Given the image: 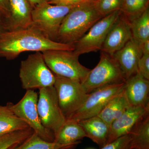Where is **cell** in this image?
<instances>
[{"label":"cell","instance_id":"1","mask_svg":"<svg viewBox=\"0 0 149 149\" xmlns=\"http://www.w3.org/2000/svg\"><path fill=\"white\" fill-rule=\"evenodd\" d=\"M74 45L52 41L32 27L0 34V57L8 60L17 58L26 52L74 50Z\"/></svg>","mask_w":149,"mask_h":149},{"label":"cell","instance_id":"2","mask_svg":"<svg viewBox=\"0 0 149 149\" xmlns=\"http://www.w3.org/2000/svg\"><path fill=\"white\" fill-rule=\"evenodd\" d=\"M102 17L95 8L94 1L76 6L62 22L57 42L74 45Z\"/></svg>","mask_w":149,"mask_h":149},{"label":"cell","instance_id":"3","mask_svg":"<svg viewBox=\"0 0 149 149\" xmlns=\"http://www.w3.org/2000/svg\"><path fill=\"white\" fill-rule=\"evenodd\" d=\"M77 5L52 4L47 2L42 3L32 9L30 27L39 31L49 40L57 42L59 30L63 19Z\"/></svg>","mask_w":149,"mask_h":149},{"label":"cell","instance_id":"4","mask_svg":"<svg viewBox=\"0 0 149 149\" xmlns=\"http://www.w3.org/2000/svg\"><path fill=\"white\" fill-rule=\"evenodd\" d=\"M19 77L22 87L26 91L54 86L56 80L55 74L48 68L41 52L29 55L21 61Z\"/></svg>","mask_w":149,"mask_h":149},{"label":"cell","instance_id":"5","mask_svg":"<svg viewBox=\"0 0 149 149\" xmlns=\"http://www.w3.org/2000/svg\"><path fill=\"white\" fill-rule=\"evenodd\" d=\"M42 53L48 68L57 76L82 83L91 71L80 63L79 56L73 51L49 50Z\"/></svg>","mask_w":149,"mask_h":149},{"label":"cell","instance_id":"6","mask_svg":"<svg viewBox=\"0 0 149 149\" xmlns=\"http://www.w3.org/2000/svg\"><path fill=\"white\" fill-rule=\"evenodd\" d=\"M125 79L113 58L101 52L100 60L95 68L91 70L82 83L89 94L108 85L125 83Z\"/></svg>","mask_w":149,"mask_h":149},{"label":"cell","instance_id":"7","mask_svg":"<svg viewBox=\"0 0 149 149\" xmlns=\"http://www.w3.org/2000/svg\"><path fill=\"white\" fill-rule=\"evenodd\" d=\"M38 100L37 92L33 90H27L18 102L15 104L8 102L6 105L41 139L48 142H54L53 133L45 128L40 121L37 111Z\"/></svg>","mask_w":149,"mask_h":149},{"label":"cell","instance_id":"8","mask_svg":"<svg viewBox=\"0 0 149 149\" xmlns=\"http://www.w3.org/2000/svg\"><path fill=\"white\" fill-rule=\"evenodd\" d=\"M37 108L42 125L52 132L55 137L66 119L60 108L54 86L39 89Z\"/></svg>","mask_w":149,"mask_h":149},{"label":"cell","instance_id":"9","mask_svg":"<svg viewBox=\"0 0 149 149\" xmlns=\"http://www.w3.org/2000/svg\"><path fill=\"white\" fill-rule=\"evenodd\" d=\"M54 86L62 113L68 119L83 104L88 94L79 81L57 75Z\"/></svg>","mask_w":149,"mask_h":149},{"label":"cell","instance_id":"10","mask_svg":"<svg viewBox=\"0 0 149 149\" xmlns=\"http://www.w3.org/2000/svg\"><path fill=\"white\" fill-rule=\"evenodd\" d=\"M121 11L118 10L104 17L74 44L73 52L77 56L101 51L107 35L117 20Z\"/></svg>","mask_w":149,"mask_h":149},{"label":"cell","instance_id":"11","mask_svg":"<svg viewBox=\"0 0 149 149\" xmlns=\"http://www.w3.org/2000/svg\"><path fill=\"white\" fill-rule=\"evenodd\" d=\"M125 83L108 85L89 93L83 104L67 119L78 122L97 116L108 103L123 90Z\"/></svg>","mask_w":149,"mask_h":149},{"label":"cell","instance_id":"12","mask_svg":"<svg viewBox=\"0 0 149 149\" xmlns=\"http://www.w3.org/2000/svg\"><path fill=\"white\" fill-rule=\"evenodd\" d=\"M149 105L130 106L121 116L111 125L107 144L129 134L138 123L149 114Z\"/></svg>","mask_w":149,"mask_h":149},{"label":"cell","instance_id":"13","mask_svg":"<svg viewBox=\"0 0 149 149\" xmlns=\"http://www.w3.org/2000/svg\"><path fill=\"white\" fill-rule=\"evenodd\" d=\"M132 38L130 22L121 13L107 35L101 51L112 57Z\"/></svg>","mask_w":149,"mask_h":149},{"label":"cell","instance_id":"14","mask_svg":"<svg viewBox=\"0 0 149 149\" xmlns=\"http://www.w3.org/2000/svg\"><path fill=\"white\" fill-rule=\"evenodd\" d=\"M142 55L141 47L132 38L113 56L125 80L138 72V62Z\"/></svg>","mask_w":149,"mask_h":149},{"label":"cell","instance_id":"15","mask_svg":"<svg viewBox=\"0 0 149 149\" xmlns=\"http://www.w3.org/2000/svg\"><path fill=\"white\" fill-rule=\"evenodd\" d=\"M123 90L130 106L149 105V80L139 72L126 80Z\"/></svg>","mask_w":149,"mask_h":149},{"label":"cell","instance_id":"16","mask_svg":"<svg viewBox=\"0 0 149 149\" xmlns=\"http://www.w3.org/2000/svg\"><path fill=\"white\" fill-rule=\"evenodd\" d=\"M10 17L8 31L27 29L32 23V8L27 0H9Z\"/></svg>","mask_w":149,"mask_h":149},{"label":"cell","instance_id":"17","mask_svg":"<svg viewBox=\"0 0 149 149\" xmlns=\"http://www.w3.org/2000/svg\"><path fill=\"white\" fill-rule=\"evenodd\" d=\"M86 137L102 147L107 144L110 126L98 116L83 119L78 122Z\"/></svg>","mask_w":149,"mask_h":149},{"label":"cell","instance_id":"18","mask_svg":"<svg viewBox=\"0 0 149 149\" xmlns=\"http://www.w3.org/2000/svg\"><path fill=\"white\" fill-rule=\"evenodd\" d=\"M124 90L116 95L97 116L102 118L110 127L130 106Z\"/></svg>","mask_w":149,"mask_h":149},{"label":"cell","instance_id":"19","mask_svg":"<svg viewBox=\"0 0 149 149\" xmlns=\"http://www.w3.org/2000/svg\"><path fill=\"white\" fill-rule=\"evenodd\" d=\"M86 137L84 130L77 121L66 119L65 123L55 136L54 142L62 145L80 142Z\"/></svg>","mask_w":149,"mask_h":149},{"label":"cell","instance_id":"20","mask_svg":"<svg viewBox=\"0 0 149 149\" xmlns=\"http://www.w3.org/2000/svg\"><path fill=\"white\" fill-rule=\"evenodd\" d=\"M23 120L17 117L7 106H0V136L30 128Z\"/></svg>","mask_w":149,"mask_h":149},{"label":"cell","instance_id":"21","mask_svg":"<svg viewBox=\"0 0 149 149\" xmlns=\"http://www.w3.org/2000/svg\"><path fill=\"white\" fill-rule=\"evenodd\" d=\"M129 134L130 149H149V114L140 120Z\"/></svg>","mask_w":149,"mask_h":149},{"label":"cell","instance_id":"22","mask_svg":"<svg viewBox=\"0 0 149 149\" xmlns=\"http://www.w3.org/2000/svg\"><path fill=\"white\" fill-rule=\"evenodd\" d=\"M80 143L62 145L54 142H48L41 139L34 132L23 142L12 146L8 149H73Z\"/></svg>","mask_w":149,"mask_h":149},{"label":"cell","instance_id":"23","mask_svg":"<svg viewBox=\"0 0 149 149\" xmlns=\"http://www.w3.org/2000/svg\"><path fill=\"white\" fill-rule=\"evenodd\" d=\"M130 26L132 39L141 47L143 43L149 40L148 8L140 16L130 22Z\"/></svg>","mask_w":149,"mask_h":149},{"label":"cell","instance_id":"24","mask_svg":"<svg viewBox=\"0 0 149 149\" xmlns=\"http://www.w3.org/2000/svg\"><path fill=\"white\" fill-rule=\"evenodd\" d=\"M149 0H123L120 11L131 22L148 8Z\"/></svg>","mask_w":149,"mask_h":149},{"label":"cell","instance_id":"25","mask_svg":"<svg viewBox=\"0 0 149 149\" xmlns=\"http://www.w3.org/2000/svg\"><path fill=\"white\" fill-rule=\"evenodd\" d=\"M31 128L18 130L0 136V149H8L14 145L20 143L34 133Z\"/></svg>","mask_w":149,"mask_h":149},{"label":"cell","instance_id":"26","mask_svg":"<svg viewBox=\"0 0 149 149\" xmlns=\"http://www.w3.org/2000/svg\"><path fill=\"white\" fill-rule=\"evenodd\" d=\"M123 0H95L94 5L101 15L104 17L122 8Z\"/></svg>","mask_w":149,"mask_h":149},{"label":"cell","instance_id":"27","mask_svg":"<svg viewBox=\"0 0 149 149\" xmlns=\"http://www.w3.org/2000/svg\"><path fill=\"white\" fill-rule=\"evenodd\" d=\"M130 135L128 134L106 144L101 149H130Z\"/></svg>","mask_w":149,"mask_h":149},{"label":"cell","instance_id":"28","mask_svg":"<svg viewBox=\"0 0 149 149\" xmlns=\"http://www.w3.org/2000/svg\"><path fill=\"white\" fill-rule=\"evenodd\" d=\"M138 72L149 80V54L142 55L138 64Z\"/></svg>","mask_w":149,"mask_h":149},{"label":"cell","instance_id":"29","mask_svg":"<svg viewBox=\"0 0 149 149\" xmlns=\"http://www.w3.org/2000/svg\"><path fill=\"white\" fill-rule=\"evenodd\" d=\"M0 16L5 20L8 27V23L10 17L9 0H0Z\"/></svg>","mask_w":149,"mask_h":149},{"label":"cell","instance_id":"30","mask_svg":"<svg viewBox=\"0 0 149 149\" xmlns=\"http://www.w3.org/2000/svg\"><path fill=\"white\" fill-rule=\"evenodd\" d=\"M47 2L54 5H72L94 1L95 0H47Z\"/></svg>","mask_w":149,"mask_h":149},{"label":"cell","instance_id":"31","mask_svg":"<svg viewBox=\"0 0 149 149\" xmlns=\"http://www.w3.org/2000/svg\"><path fill=\"white\" fill-rule=\"evenodd\" d=\"M141 48L143 55L149 54V40L143 43Z\"/></svg>","mask_w":149,"mask_h":149},{"label":"cell","instance_id":"32","mask_svg":"<svg viewBox=\"0 0 149 149\" xmlns=\"http://www.w3.org/2000/svg\"><path fill=\"white\" fill-rule=\"evenodd\" d=\"M6 31H8L6 22L5 20L0 16V34Z\"/></svg>","mask_w":149,"mask_h":149},{"label":"cell","instance_id":"33","mask_svg":"<svg viewBox=\"0 0 149 149\" xmlns=\"http://www.w3.org/2000/svg\"><path fill=\"white\" fill-rule=\"evenodd\" d=\"M27 1L29 2L32 9L42 3L47 2V0H27Z\"/></svg>","mask_w":149,"mask_h":149},{"label":"cell","instance_id":"34","mask_svg":"<svg viewBox=\"0 0 149 149\" xmlns=\"http://www.w3.org/2000/svg\"></svg>","mask_w":149,"mask_h":149},{"label":"cell","instance_id":"35","mask_svg":"<svg viewBox=\"0 0 149 149\" xmlns=\"http://www.w3.org/2000/svg\"></svg>","mask_w":149,"mask_h":149}]
</instances>
